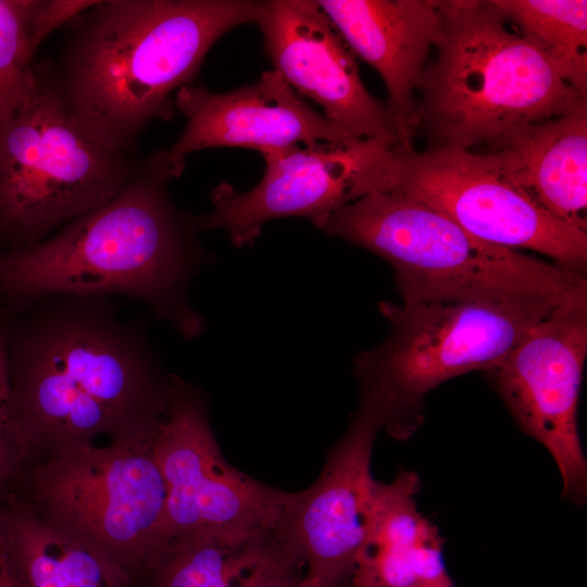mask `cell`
Here are the masks:
<instances>
[{
	"instance_id": "obj_1",
	"label": "cell",
	"mask_w": 587,
	"mask_h": 587,
	"mask_svg": "<svg viewBox=\"0 0 587 587\" xmlns=\"http://www.w3.org/2000/svg\"><path fill=\"white\" fill-rule=\"evenodd\" d=\"M15 305L25 315L14 327L5 322L7 349L25 461L154 436L171 375L142 325L114 298L53 294Z\"/></svg>"
},
{
	"instance_id": "obj_19",
	"label": "cell",
	"mask_w": 587,
	"mask_h": 587,
	"mask_svg": "<svg viewBox=\"0 0 587 587\" xmlns=\"http://www.w3.org/2000/svg\"><path fill=\"white\" fill-rule=\"evenodd\" d=\"M5 496L29 587H137L134 575L107 552L50 525L8 492Z\"/></svg>"
},
{
	"instance_id": "obj_13",
	"label": "cell",
	"mask_w": 587,
	"mask_h": 587,
	"mask_svg": "<svg viewBox=\"0 0 587 587\" xmlns=\"http://www.w3.org/2000/svg\"><path fill=\"white\" fill-rule=\"evenodd\" d=\"M255 24L273 70L350 139L404 148L395 117L365 88L354 53L317 0L259 1Z\"/></svg>"
},
{
	"instance_id": "obj_22",
	"label": "cell",
	"mask_w": 587,
	"mask_h": 587,
	"mask_svg": "<svg viewBox=\"0 0 587 587\" xmlns=\"http://www.w3.org/2000/svg\"><path fill=\"white\" fill-rule=\"evenodd\" d=\"M5 317L0 314V487L5 488L25 461L10 384Z\"/></svg>"
},
{
	"instance_id": "obj_25",
	"label": "cell",
	"mask_w": 587,
	"mask_h": 587,
	"mask_svg": "<svg viewBox=\"0 0 587 587\" xmlns=\"http://www.w3.org/2000/svg\"><path fill=\"white\" fill-rule=\"evenodd\" d=\"M348 587H359V586H355V585H353V584L350 583V584L348 585Z\"/></svg>"
},
{
	"instance_id": "obj_21",
	"label": "cell",
	"mask_w": 587,
	"mask_h": 587,
	"mask_svg": "<svg viewBox=\"0 0 587 587\" xmlns=\"http://www.w3.org/2000/svg\"><path fill=\"white\" fill-rule=\"evenodd\" d=\"M562 77L587 93V1L492 0Z\"/></svg>"
},
{
	"instance_id": "obj_23",
	"label": "cell",
	"mask_w": 587,
	"mask_h": 587,
	"mask_svg": "<svg viewBox=\"0 0 587 587\" xmlns=\"http://www.w3.org/2000/svg\"><path fill=\"white\" fill-rule=\"evenodd\" d=\"M0 587H29L15 547L3 488H0Z\"/></svg>"
},
{
	"instance_id": "obj_26",
	"label": "cell",
	"mask_w": 587,
	"mask_h": 587,
	"mask_svg": "<svg viewBox=\"0 0 587 587\" xmlns=\"http://www.w3.org/2000/svg\"><path fill=\"white\" fill-rule=\"evenodd\" d=\"M449 587H452V586H449Z\"/></svg>"
},
{
	"instance_id": "obj_17",
	"label": "cell",
	"mask_w": 587,
	"mask_h": 587,
	"mask_svg": "<svg viewBox=\"0 0 587 587\" xmlns=\"http://www.w3.org/2000/svg\"><path fill=\"white\" fill-rule=\"evenodd\" d=\"M355 57L383 78L402 145L412 149L415 91L440 27L438 0H317Z\"/></svg>"
},
{
	"instance_id": "obj_15",
	"label": "cell",
	"mask_w": 587,
	"mask_h": 587,
	"mask_svg": "<svg viewBox=\"0 0 587 587\" xmlns=\"http://www.w3.org/2000/svg\"><path fill=\"white\" fill-rule=\"evenodd\" d=\"M380 428L376 410L360 401L317 479L295 492L290 524L307 574L332 586L349 585L365 546L377 483L371 473V457Z\"/></svg>"
},
{
	"instance_id": "obj_6",
	"label": "cell",
	"mask_w": 587,
	"mask_h": 587,
	"mask_svg": "<svg viewBox=\"0 0 587 587\" xmlns=\"http://www.w3.org/2000/svg\"><path fill=\"white\" fill-rule=\"evenodd\" d=\"M559 303L488 297L383 301L389 333L354 362L360 401L376 410L389 435L408 438L424 420L430 390L495 366Z\"/></svg>"
},
{
	"instance_id": "obj_16",
	"label": "cell",
	"mask_w": 587,
	"mask_h": 587,
	"mask_svg": "<svg viewBox=\"0 0 587 587\" xmlns=\"http://www.w3.org/2000/svg\"><path fill=\"white\" fill-rule=\"evenodd\" d=\"M305 562L290 520L245 532L166 537L134 573L137 587H277Z\"/></svg>"
},
{
	"instance_id": "obj_20",
	"label": "cell",
	"mask_w": 587,
	"mask_h": 587,
	"mask_svg": "<svg viewBox=\"0 0 587 587\" xmlns=\"http://www.w3.org/2000/svg\"><path fill=\"white\" fill-rule=\"evenodd\" d=\"M95 3L93 0H0V122L36 85L33 59L42 41Z\"/></svg>"
},
{
	"instance_id": "obj_8",
	"label": "cell",
	"mask_w": 587,
	"mask_h": 587,
	"mask_svg": "<svg viewBox=\"0 0 587 587\" xmlns=\"http://www.w3.org/2000/svg\"><path fill=\"white\" fill-rule=\"evenodd\" d=\"M152 439L41 453L23 463L7 491L134 575L165 537V487Z\"/></svg>"
},
{
	"instance_id": "obj_14",
	"label": "cell",
	"mask_w": 587,
	"mask_h": 587,
	"mask_svg": "<svg viewBox=\"0 0 587 587\" xmlns=\"http://www.w3.org/2000/svg\"><path fill=\"white\" fill-rule=\"evenodd\" d=\"M174 104L186 127L170 149L154 154L168 180L180 177L186 158L202 149L239 147L265 155L301 143L355 140L312 110L274 70L263 72L253 85L227 92L183 86Z\"/></svg>"
},
{
	"instance_id": "obj_11",
	"label": "cell",
	"mask_w": 587,
	"mask_h": 587,
	"mask_svg": "<svg viewBox=\"0 0 587 587\" xmlns=\"http://www.w3.org/2000/svg\"><path fill=\"white\" fill-rule=\"evenodd\" d=\"M397 147L355 139L267 153L264 175L251 190L240 193L226 182L213 188V211L197 217L199 228H223L236 247L252 243L275 218L305 217L322 229L345 204L395 187Z\"/></svg>"
},
{
	"instance_id": "obj_3",
	"label": "cell",
	"mask_w": 587,
	"mask_h": 587,
	"mask_svg": "<svg viewBox=\"0 0 587 587\" xmlns=\"http://www.w3.org/2000/svg\"><path fill=\"white\" fill-rule=\"evenodd\" d=\"M154 155L120 192L46 239L0 253V294L17 304L46 295L122 296L182 337L204 329L187 294L207 261L197 217L171 198Z\"/></svg>"
},
{
	"instance_id": "obj_18",
	"label": "cell",
	"mask_w": 587,
	"mask_h": 587,
	"mask_svg": "<svg viewBox=\"0 0 587 587\" xmlns=\"http://www.w3.org/2000/svg\"><path fill=\"white\" fill-rule=\"evenodd\" d=\"M488 152L545 210L587 232V105L519 128Z\"/></svg>"
},
{
	"instance_id": "obj_24",
	"label": "cell",
	"mask_w": 587,
	"mask_h": 587,
	"mask_svg": "<svg viewBox=\"0 0 587 587\" xmlns=\"http://www.w3.org/2000/svg\"><path fill=\"white\" fill-rule=\"evenodd\" d=\"M277 587H336L319 580L317 578L304 574L294 579L287 580ZM347 587V586H346Z\"/></svg>"
},
{
	"instance_id": "obj_7",
	"label": "cell",
	"mask_w": 587,
	"mask_h": 587,
	"mask_svg": "<svg viewBox=\"0 0 587 587\" xmlns=\"http://www.w3.org/2000/svg\"><path fill=\"white\" fill-rule=\"evenodd\" d=\"M29 98L0 122V243H37L103 204L146 166L90 136L35 70Z\"/></svg>"
},
{
	"instance_id": "obj_9",
	"label": "cell",
	"mask_w": 587,
	"mask_h": 587,
	"mask_svg": "<svg viewBox=\"0 0 587 587\" xmlns=\"http://www.w3.org/2000/svg\"><path fill=\"white\" fill-rule=\"evenodd\" d=\"M392 189L434 208L484 242L532 250L586 275L587 232L545 210L489 152H416L398 146Z\"/></svg>"
},
{
	"instance_id": "obj_10",
	"label": "cell",
	"mask_w": 587,
	"mask_h": 587,
	"mask_svg": "<svg viewBox=\"0 0 587 587\" xmlns=\"http://www.w3.org/2000/svg\"><path fill=\"white\" fill-rule=\"evenodd\" d=\"M152 450L165 487V537L271 528L289 520L295 492L267 486L229 464L212 432L204 397L170 376Z\"/></svg>"
},
{
	"instance_id": "obj_4",
	"label": "cell",
	"mask_w": 587,
	"mask_h": 587,
	"mask_svg": "<svg viewBox=\"0 0 587 587\" xmlns=\"http://www.w3.org/2000/svg\"><path fill=\"white\" fill-rule=\"evenodd\" d=\"M438 9L436 57L417 85L425 151H492L519 128L587 105L492 0H438Z\"/></svg>"
},
{
	"instance_id": "obj_2",
	"label": "cell",
	"mask_w": 587,
	"mask_h": 587,
	"mask_svg": "<svg viewBox=\"0 0 587 587\" xmlns=\"http://www.w3.org/2000/svg\"><path fill=\"white\" fill-rule=\"evenodd\" d=\"M259 1H96L71 23L55 74L35 70L78 124L128 153L153 120L174 116L171 95L190 85L215 41L255 23Z\"/></svg>"
},
{
	"instance_id": "obj_12",
	"label": "cell",
	"mask_w": 587,
	"mask_h": 587,
	"mask_svg": "<svg viewBox=\"0 0 587 587\" xmlns=\"http://www.w3.org/2000/svg\"><path fill=\"white\" fill-rule=\"evenodd\" d=\"M587 355V286L538 322L495 366L485 371L511 415L551 453L574 504L587 497V463L577 407Z\"/></svg>"
},
{
	"instance_id": "obj_5",
	"label": "cell",
	"mask_w": 587,
	"mask_h": 587,
	"mask_svg": "<svg viewBox=\"0 0 587 587\" xmlns=\"http://www.w3.org/2000/svg\"><path fill=\"white\" fill-rule=\"evenodd\" d=\"M322 230L386 260L402 301L488 297L559 303L587 286L585 274L484 242L395 189L345 204Z\"/></svg>"
}]
</instances>
